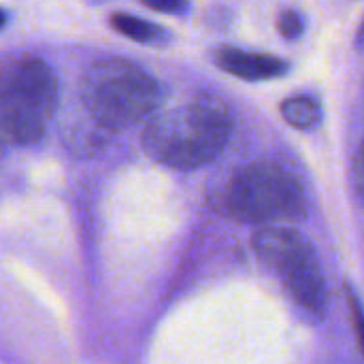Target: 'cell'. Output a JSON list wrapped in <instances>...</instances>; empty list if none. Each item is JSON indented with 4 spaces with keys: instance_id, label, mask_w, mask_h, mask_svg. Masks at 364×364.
Listing matches in <instances>:
<instances>
[{
    "instance_id": "cell-6",
    "label": "cell",
    "mask_w": 364,
    "mask_h": 364,
    "mask_svg": "<svg viewBox=\"0 0 364 364\" xmlns=\"http://www.w3.org/2000/svg\"><path fill=\"white\" fill-rule=\"evenodd\" d=\"M215 64L243 81H269V79H279L284 77L290 66L286 60L269 55V53H254L237 47H220L215 49Z\"/></svg>"
},
{
    "instance_id": "cell-1",
    "label": "cell",
    "mask_w": 364,
    "mask_h": 364,
    "mask_svg": "<svg viewBox=\"0 0 364 364\" xmlns=\"http://www.w3.org/2000/svg\"><path fill=\"white\" fill-rule=\"evenodd\" d=\"M232 130L228 107L213 96H200L156 113L143 130V149L164 166L192 171L215 160Z\"/></svg>"
},
{
    "instance_id": "cell-5",
    "label": "cell",
    "mask_w": 364,
    "mask_h": 364,
    "mask_svg": "<svg viewBox=\"0 0 364 364\" xmlns=\"http://www.w3.org/2000/svg\"><path fill=\"white\" fill-rule=\"evenodd\" d=\"M254 252L279 277L288 294L311 316H326L328 290L311 245L292 228L264 226L254 235Z\"/></svg>"
},
{
    "instance_id": "cell-10",
    "label": "cell",
    "mask_w": 364,
    "mask_h": 364,
    "mask_svg": "<svg viewBox=\"0 0 364 364\" xmlns=\"http://www.w3.org/2000/svg\"><path fill=\"white\" fill-rule=\"evenodd\" d=\"M346 294H348V305H350V318H352V326H354V333H356V341H358V348H360V354L364 358V309L356 296V292L348 286L346 288Z\"/></svg>"
},
{
    "instance_id": "cell-7",
    "label": "cell",
    "mask_w": 364,
    "mask_h": 364,
    "mask_svg": "<svg viewBox=\"0 0 364 364\" xmlns=\"http://www.w3.org/2000/svg\"><path fill=\"white\" fill-rule=\"evenodd\" d=\"M282 117L299 128V130H311L322 122V107L311 96H290L279 107Z\"/></svg>"
},
{
    "instance_id": "cell-11",
    "label": "cell",
    "mask_w": 364,
    "mask_h": 364,
    "mask_svg": "<svg viewBox=\"0 0 364 364\" xmlns=\"http://www.w3.org/2000/svg\"><path fill=\"white\" fill-rule=\"evenodd\" d=\"M145 6L158 13H168V15H183L190 9V0H141Z\"/></svg>"
},
{
    "instance_id": "cell-9",
    "label": "cell",
    "mask_w": 364,
    "mask_h": 364,
    "mask_svg": "<svg viewBox=\"0 0 364 364\" xmlns=\"http://www.w3.org/2000/svg\"><path fill=\"white\" fill-rule=\"evenodd\" d=\"M277 30L282 32L284 38L288 41H296L303 36L305 32V19L299 11H292V9H286L279 13L277 17Z\"/></svg>"
},
{
    "instance_id": "cell-2",
    "label": "cell",
    "mask_w": 364,
    "mask_h": 364,
    "mask_svg": "<svg viewBox=\"0 0 364 364\" xmlns=\"http://www.w3.org/2000/svg\"><path fill=\"white\" fill-rule=\"evenodd\" d=\"M166 87L141 66L109 58L94 62L81 79V100L105 130H124L154 115Z\"/></svg>"
},
{
    "instance_id": "cell-3",
    "label": "cell",
    "mask_w": 364,
    "mask_h": 364,
    "mask_svg": "<svg viewBox=\"0 0 364 364\" xmlns=\"http://www.w3.org/2000/svg\"><path fill=\"white\" fill-rule=\"evenodd\" d=\"M58 109V79L34 55L15 62L2 81V136L9 145H32L45 134Z\"/></svg>"
},
{
    "instance_id": "cell-12",
    "label": "cell",
    "mask_w": 364,
    "mask_h": 364,
    "mask_svg": "<svg viewBox=\"0 0 364 364\" xmlns=\"http://www.w3.org/2000/svg\"><path fill=\"white\" fill-rule=\"evenodd\" d=\"M356 188L364 196V141L363 145H360L358 158H356Z\"/></svg>"
},
{
    "instance_id": "cell-8",
    "label": "cell",
    "mask_w": 364,
    "mask_h": 364,
    "mask_svg": "<svg viewBox=\"0 0 364 364\" xmlns=\"http://www.w3.org/2000/svg\"><path fill=\"white\" fill-rule=\"evenodd\" d=\"M109 23L122 36L136 41V43H145V45H156L164 36V28H160L151 21H145L141 17L128 15V13H113Z\"/></svg>"
},
{
    "instance_id": "cell-4",
    "label": "cell",
    "mask_w": 364,
    "mask_h": 364,
    "mask_svg": "<svg viewBox=\"0 0 364 364\" xmlns=\"http://www.w3.org/2000/svg\"><path fill=\"white\" fill-rule=\"evenodd\" d=\"M228 213L245 224L275 226L305 215V192L299 179L271 162H254L237 171L226 188Z\"/></svg>"
}]
</instances>
